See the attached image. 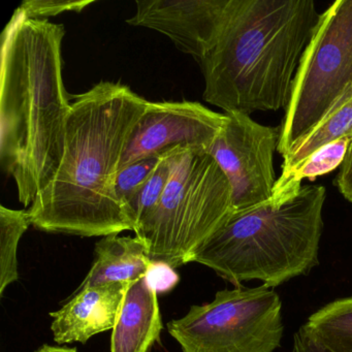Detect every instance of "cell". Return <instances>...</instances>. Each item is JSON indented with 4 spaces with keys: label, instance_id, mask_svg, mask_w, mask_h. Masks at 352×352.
Returning a JSON list of instances; mask_svg holds the SVG:
<instances>
[{
    "label": "cell",
    "instance_id": "obj_1",
    "mask_svg": "<svg viewBox=\"0 0 352 352\" xmlns=\"http://www.w3.org/2000/svg\"><path fill=\"white\" fill-rule=\"evenodd\" d=\"M56 174L28 209L36 230L107 236L135 230L116 192L119 164L149 102L129 86L102 81L74 96Z\"/></svg>",
    "mask_w": 352,
    "mask_h": 352
},
{
    "label": "cell",
    "instance_id": "obj_2",
    "mask_svg": "<svg viewBox=\"0 0 352 352\" xmlns=\"http://www.w3.org/2000/svg\"><path fill=\"white\" fill-rule=\"evenodd\" d=\"M63 24L16 10L1 36L0 164L30 207L56 174L71 111L63 79Z\"/></svg>",
    "mask_w": 352,
    "mask_h": 352
},
{
    "label": "cell",
    "instance_id": "obj_3",
    "mask_svg": "<svg viewBox=\"0 0 352 352\" xmlns=\"http://www.w3.org/2000/svg\"><path fill=\"white\" fill-rule=\"evenodd\" d=\"M319 17L313 0H230L215 44L199 63L204 100L226 113L286 109Z\"/></svg>",
    "mask_w": 352,
    "mask_h": 352
},
{
    "label": "cell",
    "instance_id": "obj_4",
    "mask_svg": "<svg viewBox=\"0 0 352 352\" xmlns=\"http://www.w3.org/2000/svg\"><path fill=\"white\" fill-rule=\"evenodd\" d=\"M327 189L304 185L284 201L273 199L230 219L191 263L213 270L234 286L258 280L270 288L307 275L319 263Z\"/></svg>",
    "mask_w": 352,
    "mask_h": 352
},
{
    "label": "cell",
    "instance_id": "obj_5",
    "mask_svg": "<svg viewBox=\"0 0 352 352\" xmlns=\"http://www.w3.org/2000/svg\"><path fill=\"white\" fill-rule=\"evenodd\" d=\"M168 157L164 195L135 232L147 245L152 263L177 269L191 263L234 208L230 181L207 150L178 147Z\"/></svg>",
    "mask_w": 352,
    "mask_h": 352
},
{
    "label": "cell",
    "instance_id": "obj_6",
    "mask_svg": "<svg viewBox=\"0 0 352 352\" xmlns=\"http://www.w3.org/2000/svg\"><path fill=\"white\" fill-rule=\"evenodd\" d=\"M351 98L352 0H337L320 14L298 63L280 125L278 153L287 155Z\"/></svg>",
    "mask_w": 352,
    "mask_h": 352
},
{
    "label": "cell",
    "instance_id": "obj_7",
    "mask_svg": "<svg viewBox=\"0 0 352 352\" xmlns=\"http://www.w3.org/2000/svg\"><path fill=\"white\" fill-rule=\"evenodd\" d=\"M166 329L182 352H274L283 337L282 302L274 288L236 286Z\"/></svg>",
    "mask_w": 352,
    "mask_h": 352
},
{
    "label": "cell",
    "instance_id": "obj_8",
    "mask_svg": "<svg viewBox=\"0 0 352 352\" xmlns=\"http://www.w3.org/2000/svg\"><path fill=\"white\" fill-rule=\"evenodd\" d=\"M226 123L210 148L232 189L234 213L270 201L276 179L274 154L279 145L281 126L256 122L250 115L224 113Z\"/></svg>",
    "mask_w": 352,
    "mask_h": 352
},
{
    "label": "cell",
    "instance_id": "obj_9",
    "mask_svg": "<svg viewBox=\"0 0 352 352\" xmlns=\"http://www.w3.org/2000/svg\"><path fill=\"white\" fill-rule=\"evenodd\" d=\"M226 120V114L213 112L197 102H149L133 127L118 172L129 164L164 155L178 147L209 152Z\"/></svg>",
    "mask_w": 352,
    "mask_h": 352
},
{
    "label": "cell",
    "instance_id": "obj_10",
    "mask_svg": "<svg viewBox=\"0 0 352 352\" xmlns=\"http://www.w3.org/2000/svg\"><path fill=\"white\" fill-rule=\"evenodd\" d=\"M127 23L168 36L185 54L201 60L215 44L230 11V0L137 1Z\"/></svg>",
    "mask_w": 352,
    "mask_h": 352
},
{
    "label": "cell",
    "instance_id": "obj_11",
    "mask_svg": "<svg viewBox=\"0 0 352 352\" xmlns=\"http://www.w3.org/2000/svg\"><path fill=\"white\" fill-rule=\"evenodd\" d=\"M129 285L119 282L76 290L63 308L50 313L54 341L85 344L94 336L114 329Z\"/></svg>",
    "mask_w": 352,
    "mask_h": 352
},
{
    "label": "cell",
    "instance_id": "obj_12",
    "mask_svg": "<svg viewBox=\"0 0 352 352\" xmlns=\"http://www.w3.org/2000/svg\"><path fill=\"white\" fill-rule=\"evenodd\" d=\"M157 294L147 275L129 283L112 329L111 352H149L160 341L164 324Z\"/></svg>",
    "mask_w": 352,
    "mask_h": 352
},
{
    "label": "cell",
    "instance_id": "obj_13",
    "mask_svg": "<svg viewBox=\"0 0 352 352\" xmlns=\"http://www.w3.org/2000/svg\"><path fill=\"white\" fill-rule=\"evenodd\" d=\"M152 267L149 249L142 239L110 234L96 243L94 265L77 290L119 282L131 283L147 275Z\"/></svg>",
    "mask_w": 352,
    "mask_h": 352
},
{
    "label": "cell",
    "instance_id": "obj_14",
    "mask_svg": "<svg viewBox=\"0 0 352 352\" xmlns=\"http://www.w3.org/2000/svg\"><path fill=\"white\" fill-rule=\"evenodd\" d=\"M352 144V137H344L327 144L300 162L292 172L277 179L272 199L284 201L296 195L302 188V181L315 180L317 177L329 174L343 164Z\"/></svg>",
    "mask_w": 352,
    "mask_h": 352
},
{
    "label": "cell",
    "instance_id": "obj_15",
    "mask_svg": "<svg viewBox=\"0 0 352 352\" xmlns=\"http://www.w3.org/2000/svg\"><path fill=\"white\" fill-rule=\"evenodd\" d=\"M305 327L331 352H352V298L333 300L313 313Z\"/></svg>",
    "mask_w": 352,
    "mask_h": 352
},
{
    "label": "cell",
    "instance_id": "obj_16",
    "mask_svg": "<svg viewBox=\"0 0 352 352\" xmlns=\"http://www.w3.org/2000/svg\"><path fill=\"white\" fill-rule=\"evenodd\" d=\"M344 137H352V98L321 121L287 155L282 157L281 175L292 172L317 150Z\"/></svg>",
    "mask_w": 352,
    "mask_h": 352
},
{
    "label": "cell",
    "instance_id": "obj_17",
    "mask_svg": "<svg viewBox=\"0 0 352 352\" xmlns=\"http://www.w3.org/2000/svg\"><path fill=\"white\" fill-rule=\"evenodd\" d=\"M30 226L32 224L28 211L0 206V296L19 279L18 246Z\"/></svg>",
    "mask_w": 352,
    "mask_h": 352
},
{
    "label": "cell",
    "instance_id": "obj_18",
    "mask_svg": "<svg viewBox=\"0 0 352 352\" xmlns=\"http://www.w3.org/2000/svg\"><path fill=\"white\" fill-rule=\"evenodd\" d=\"M170 152L166 153L162 164L140 189L139 192L135 195L127 207V213L135 226L133 232H135L140 224L153 212L164 195L170 178V168L168 157Z\"/></svg>",
    "mask_w": 352,
    "mask_h": 352
},
{
    "label": "cell",
    "instance_id": "obj_19",
    "mask_svg": "<svg viewBox=\"0 0 352 352\" xmlns=\"http://www.w3.org/2000/svg\"><path fill=\"white\" fill-rule=\"evenodd\" d=\"M166 155V153L164 155L145 158V160L129 164L119 170L115 186H116L119 201L124 206L126 212L127 207L133 201L135 195L139 192L140 189L155 172L156 168L162 164Z\"/></svg>",
    "mask_w": 352,
    "mask_h": 352
},
{
    "label": "cell",
    "instance_id": "obj_20",
    "mask_svg": "<svg viewBox=\"0 0 352 352\" xmlns=\"http://www.w3.org/2000/svg\"><path fill=\"white\" fill-rule=\"evenodd\" d=\"M91 3H94V0H26L18 8L17 11L28 19L48 20L49 17L67 12L80 13Z\"/></svg>",
    "mask_w": 352,
    "mask_h": 352
},
{
    "label": "cell",
    "instance_id": "obj_21",
    "mask_svg": "<svg viewBox=\"0 0 352 352\" xmlns=\"http://www.w3.org/2000/svg\"><path fill=\"white\" fill-rule=\"evenodd\" d=\"M333 185H336L346 201L352 203V144L343 164L340 166L339 172L333 180Z\"/></svg>",
    "mask_w": 352,
    "mask_h": 352
},
{
    "label": "cell",
    "instance_id": "obj_22",
    "mask_svg": "<svg viewBox=\"0 0 352 352\" xmlns=\"http://www.w3.org/2000/svg\"><path fill=\"white\" fill-rule=\"evenodd\" d=\"M148 278L151 281L152 285L155 287L157 292L170 289L178 281V275L175 273L174 269L166 265H154L149 273Z\"/></svg>",
    "mask_w": 352,
    "mask_h": 352
},
{
    "label": "cell",
    "instance_id": "obj_23",
    "mask_svg": "<svg viewBox=\"0 0 352 352\" xmlns=\"http://www.w3.org/2000/svg\"><path fill=\"white\" fill-rule=\"evenodd\" d=\"M294 352H331L302 325L294 336Z\"/></svg>",
    "mask_w": 352,
    "mask_h": 352
},
{
    "label": "cell",
    "instance_id": "obj_24",
    "mask_svg": "<svg viewBox=\"0 0 352 352\" xmlns=\"http://www.w3.org/2000/svg\"><path fill=\"white\" fill-rule=\"evenodd\" d=\"M34 352H78L77 348L59 347V346L43 345Z\"/></svg>",
    "mask_w": 352,
    "mask_h": 352
}]
</instances>
